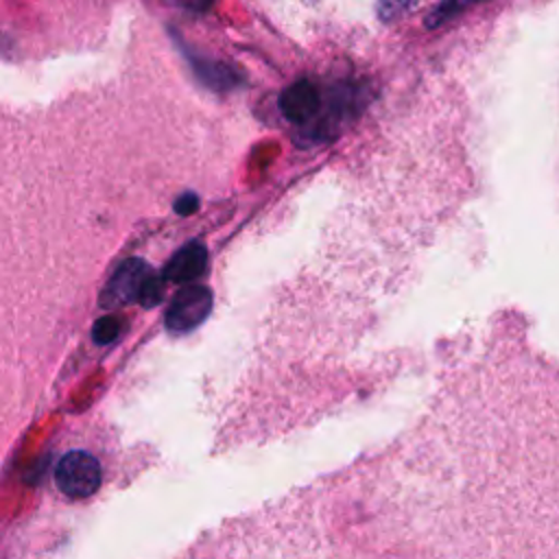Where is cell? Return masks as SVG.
<instances>
[{"mask_svg":"<svg viewBox=\"0 0 559 559\" xmlns=\"http://www.w3.org/2000/svg\"><path fill=\"white\" fill-rule=\"evenodd\" d=\"M55 480L68 498H87L100 485V465L92 454L74 450L57 463Z\"/></svg>","mask_w":559,"mask_h":559,"instance_id":"1","label":"cell"},{"mask_svg":"<svg viewBox=\"0 0 559 559\" xmlns=\"http://www.w3.org/2000/svg\"><path fill=\"white\" fill-rule=\"evenodd\" d=\"M212 310V293L207 286H186L179 290L166 312V328L170 332H190Z\"/></svg>","mask_w":559,"mask_h":559,"instance_id":"2","label":"cell"},{"mask_svg":"<svg viewBox=\"0 0 559 559\" xmlns=\"http://www.w3.org/2000/svg\"><path fill=\"white\" fill-rule=\"evenodd\" d=\"M148 275H151V271L142 260L133 258V260L122 262L116 269V273L111 275V280L107 282V286L100 295V304L105 308H120L129 301L140 299L142 286H144Z\"/></svg>","mask_w":559,"mask_h":559,"instance_id":"3","label":"cell"},{"mask_svg":"<svg viewBox=\"0 0 559 559\" xmlns=\"http://www.w3.org/2000/svg\"><path fill=\"white\" fill-rule=\"evenodd\" d=\"M323 98L321 92L306 79L295 81L290 87H286L280 96V109L290 122H308L321 111Z\"/></svg>","mask_w":559,"mask_h":559,"instance_id":"4","label":"cell"},{"mask_svg":"<svg viewBox=\"0 0 559 559\" xmlns=\"http://www.w3.org/2000/svg\"><path fill=\"white\" fill-rule=\"evenodd\" d=\"M207 262V251L201 242H190L183 249H179L170 262L164 266V280L186 284L197 280L205 271Z\"/></svg>","mask_w":559,"mask_h":559,"instance_id":"5","label":"cell"},{"mask_svg":"<svg viewBox=\"0 0 559 559\" xmlns=\"http://www.w3.org/2000/svg\"><path fill=\"white\" fill-rule=\"evenodd\" d=\"M164 297V280L155 277V275H148L144 286H142V293H140V304L144 308H153L162 301Z\"/></svg>","mask_w":559,"mask_h":559,"instance_id":"6","label":"cell"},{"mask_svg":"<svg viewBox=\"0 0 559 559\" xmlns=\"http://www.w3.org/2000/svg\"><path fill=\"white\" fill-rule=\"evenodd\" d=\"M120 334V321L116 317H103L94 325V341L111 343Z\"/></svg>","mask_w":559,"mask_h":559,"instance_id":"7","label":"cell"},{"mask_svg":"<svg viewBox=\"0 0 559 559\" xmlns=\"http://www.w3.org/2000/svg\"><path fill=\"white\" fill-rule=\"evenodd\" d=\"M194 207H197V197L194 194H186L183 199L177 201V212H181V214H190Z\"/></svg>","mask_w":559,"mask_h":559,"instance_id":"8","label":"cell"}]
</instances>
